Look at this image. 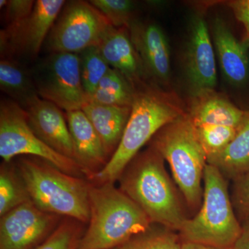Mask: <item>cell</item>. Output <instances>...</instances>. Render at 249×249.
I'll return each mask as SVG.
<instances>
[{
    "mask_svg": "<svg viewBox=\"0 0 249 249\" xmlns=\"http://www.w3.org/2000/svg\"><path fill=\"white\" fill-rule=\"evenodd\" d=\"M186 113L175 93L163 91L152 82L136 89L130 116L119 147L107 165L88 181L94 184L115 183L141 149L160 129Z\"/></svg>",
    "mask_w": 249,
    "mask_h": 249,
    "instance_id": "cell-1",
    "label": "cell"
},
{
    "mask_svg": "<svg viewBox=\"0 0 249 249\" xmlns=\"http://www.w3.org/2000/svg\"><path fill=\"white\" fill-rule=\"evenodd\" d=\"M164 160L152 146L139 153L118 180L119 189L138 205L152 224L179 231L188 218Z\"/></svg>",
    "mask_w": 249,
    "mask_h": 249,
    "instance_id": "cell-2",
    "label": "cell"
},
{
    "mask_svg": "<svg viewBox=\"0 0 249 249\" xmlns=\"http://www.w3.org/2000/svg\"><path fill=\"white\" fill-rule=\"evenodd\" d=\"M114 183L89 182V222L78 249H118L151 228L146 214Z\"/></svg>",
    "mask_w": 249,
    "mask_h": 249,
    "instance_id": "cell-3",
    "label": "cell"
},
{
    "mask_svg": "<svg viewBox=\"0 0 249 249\" xmlns=\"http://www.w3.org/2000/svg\"><path fill=\"white\" fill-rule=\"evenodd\" d=\"M31 201L44 212L89 223V182L45 160L22 156L16 163Z\"/></svg>",
    "mask_w": 249,
    "mask_h": 249,
    "instance_id": "cell-4",
    "label": "cell"
},
{
    "mask_svg": "<svg viewBox=\"0 0 249 249\" xmlns=\"http://www.w3.org/2000/svg\"><path fill=\"white\" fill-rule=\"evenodd\" d=\"M150 142L151 146L169 164L187 204L191 209H198L204 194L201 181L207 157L188 114L166 124Z\"/></svg>",
    "mask_w": 249,
    "mask_h": 249,
    "instance_id": "cell-5",
    "label": "cell"
},
{
    "mask_svg": "<svg viewBox=\"0 0 249 249\" xmlns=\"http://www.w3.org/2000/svg\"><path fill=\"white\" fill-rule=\"evenodd\" d=\"M204 194L200 210L186 219L179 230L183 242L231 249L242 231L229 196L225 177L207 163L204 172Z\"/></svg>",
    "mask_w": 249,
    "mask_h": 249,
    "instance_id": "cell-6",
    "label": "cell"
},
{
    "mask_svg": "<svg viewBox=\"0 0 249 249\" xmlns=\"http://www.w3.org/2000/svg\"><path fill=\"white\" fill-rule=\"evenodd\" d=\"M0 156L3 162L12 161L18 156L37 157L69 175L85 176L74 160L55 152L36 136L25 110L10 98H1L0 103Z\"/></svg>",
    "mask_w": 249,
    "mask_h": 249,
    "instance_id": "cell-7",
    "label": "cell"
},
{
    "mask_svg": "<svg viewBox=\"0 0 249 249\" xmlns=\"http://www.w3.org/2000/svg\"><path fill=\"white\" fill-rule=\"evenodd\" d=\"M112 25L89 1H66L45 41L49 53H80L98 47Z\"/></svg>",
    "mask_w": 249,
    "mask_h": 249,
    "instance_id": "cell-8",
    "label": "cell"
},
{
    "mask_svg": "<svg viewBox=\"0 0 249 249\" xmlns=\"http://www.w3.org/2000/svg\"><path fill=\"white\" fill-rule=\"evenodd\" d=\"M77 53H49L32 73L40 98L65 111L80 110L89 103L80 75Z\"/></svg>",
    "mask_w": 249,
    "mask_h": 249,
    "instance_id": "cell-9",
    "label": "cell"
},
{
    "mask_svg": "<svg viewBox=\"0 0 249 249\" xmlns=\"http://www.w3.org/2000/svg\"><path fill=\"white\" fill-rule=\"evenodd\" d=\"M65 4V0H37L29 18L5 26L0 32L1 58H35Z\"/></svg>",
    "mask_w": 249,
    "mask_h": 249,
    "instance_id": "cell-10",
    "label": "cell"
},
{
    "mask_svg": "<svg viewBox=\"0 0 249 249\" xmlns=\"http://www.w3.org/2000/svg\"><path fill=\"white\" fill-rule=\"evenodd\" d=\"M62 217L39 209L31 201L0 219V249H35L58 227Z\"/></svg>",
    "mask_w": 249,
    "mask_h": 249,
    "instance_id": "cell-11",
    "label": "cell"
},
{
    "mask_svg": "<svg viewBox=\"0 0 249 249\" xmlns=\"http://www.w3.org/2000/svg\"><path fill=\"white\" fill-rule=\"evenodd\" d=\"M202 16L191 19L184 57V69L192 96L214 90L217 83L213 43Z\"/></svg>",
    "mask_w": 249,
    "mask_h": 249,
    "instance_id": "cell-12",
    "label": "cell"
},
{
    "mask_svg": "<svg viewBox=\"0 0 249 249\" xmlns=\"http://www.w3.org/2000/svg\"><path fill=\"white\" fill-rule=\"evenodd\" d=\"M128 29L148 80L156 85L168 83L171 71L170 48L161 28L155 23L134 20Z\"/></svg>",
    "mask_w": 249,
    "mask_h": 249,
    "instance_id": "cell-13",
    "label": "cell"
},
{
    "mask_svg": "<svg viewBox=\"0 0 249 249\" xmlns=\"http://www.w3.org/2000/svg\"><path fill=\"white\" fill-rule=\"evenodd\" d=\"M23 109L37 137L55 152L74 160L73 142L62 109L39 96L31 100Z\"/></svg>",
    "mask_w": 249,
    "mask_h": 249,
    "instance_id": "cell-14",
    "label": "cell"
},
{
    "mask_svg": "<svg viewBox=\"0 0 249 249\" xmlns=\"http://www.w3.org/2000/svg\"><path fill=\"white\" fill-rule=\"evenodd\" d=\"M71 134L74 160L87 178L103 169L109 161L102 140L84 111H65Z\"/></svg>",
    "mask_w": 249,
    "mask_h": 249,
    "instance_id": "cell-15",
    "label": "cell"
},
{
    "mask_svg": "<svg viewBox=\"0 0 249 249\" xmlns=\"http://www.w3.org/2000/svg\"><path fill=\"white\" fill-rule=\"evenodd\" d=\"M98 48L109 67L121 72L136 89L150 82L131 40L128 28L113 27Z\"/></svg>",
    "mask_w": 249,
    "mask_h": 249,
    "instance_id": "cell-16",
    "label": "cell"
},
{
    "mask_svg": "<svg viewBox=\"0 0 249 249\" xmlns=\"http://www.w3.org/2000/svg\"><path fill=\"white\" fill-rule=\"evenodd\" d=\"M212 36L223 76L229 84L243 86L249 78L248 49L220 18L213 21Z\"/></svg>",
    "mask_w": 249,
    "mask_h": 249,
    "instance_id": "cell-17",
    "label": "cell"
},
{
    "mask_svg": "<svg viewBox=\"0 0 249 249\" xmlns=\"http://www.w3.org/2000/svg\"><path fill=\"white\" fill-rule=\"evenodd\" d=\"M245 113L214 90L193 96L186 111L196 127L223 125L235 128L240 125Z\"/></svg>",
    "mask_w": 249,
    "mask_h": 249,
    "instance_id": "cell-18",
    "label": "cell"
},
{
    "mask_svg": "<svg viewBox=\"0 0 249 249\" xmlns=\"http://www.w3.org/2000/svg\"><path fill=\"white\" fill-rule=\"evenodd\" d=\"M82 110L101 137L110 160L120 144L132 107L88 103Z\"/></svg>",
    "mask_w": 249,
    "mask_h": 249,
    "instance_id": "cell-19",
    "label": "cell"
},
{
    "mask_svg": "<svg viewBox=\"0 0 249 249\" xmlns=\"http://www.w3.org/2000/svg\"><path fill=\"white\" fill-rule=\"evenodd\" d=\"M207 163L232 180L249 172V109L245 111L232 142L221 153L208 159Z\"/></svg>",
    "mask_w": 249,
    "mask_h": 249,
    "instance_id": "cell-20",
    "label": "cell"
},
{
    "mask_svg": "<svg viewBox=\"0 0 249 249\" xmlns=\"http://www.w3.org/2000/svg\"><path fill=\"white\" fill-rule=\"evenodd\" d=\"M0 89L23 108L38 96L32 73H29L16 59L1 58Z\"/></svg>",
    "mask_w": 249,
    "mask_h": 249,
    "instance_id": "cell-21",
    "label": "cell"
},
{
    "mask_svg": "<svg viewBox=\"0 0 249 249\" xmlns=\"http://www.w3.org/2000/svg\"><path fill=\"white\" fill-rule=\"evenodd\" d=\"M136 89L119 71L110 68L100 81L89 103L132 107Z\"/></svg>",
    "mask_w": 249,
    "mask_h": 249,
    "instance_id": "cell-22",
    "label": "cell"
},
{
    "mask_svg": "<svg viewBox=\"0 0 249 249\" xmlns=\"http://www.w3.org/2000/svg\"><path fill=\"white\" fill-rule=\"evenodd\" d=\"M31 201L30 196L14 162H3L0 168V216Z\"/></svg>",
    "mask_w": 249,
    "mask_h": 249,
    "instance_id": "cell-23",
    "label": "cell"
},
{
    "mask_svg": "<svg viewBox=\"0 0 249 249\" xmlns=\"http://www.w3.org/2000/svg\"><path fill=\"white\" fill-rule=\"evenodd\" d=\"M78 55L82 83L89 103L100 81L111 67L103 58L98 47L85 49Z\"/></svg>",
    "mask_w": 249,
    "mask_h": 249,
    "instance_id": "cell-24",
    "label": "cell"
},
{
    "mask_svg": "<svg viewBox=\"0 0 249 249\" xmlns=\"http://www.w3.org/2000/svg\"><path fill=\"white\" fill-rule=\"evenodd\" d=\"M195 129L207 160L225 150L237 132L235 127L223 125L195 126Z\"/></svg>",
    "mask_w": 249,
    "mask_h": 249,
    "instance_id": "cell-25",
    "label": "cell"
},
{
    "mask_svg": "<svg viewBox=\"0 0 249 249\" xmlns=\"http://www.w3.org/2000/svg\"><path fill=\"white\" fill-rule=\"evenodd\" d=\"M82 224L70 218L62 219L55 231L35 249H78L85 232Z\"/></svg>",
    "mask_w": 249,
    "mask_h": 249,
    "instance_id": "cell-26",
    "label": "cell"
},
{
    "mask_svg": "<svg viewBox=\"0 0 249 249\" xmlns=\"http://www.w3.org/2000/svg\"><path fill=\"white\" fill-rule=\"evenodd\" d=\"M117 249H181V243L173 231L154 229L132 237Z\"/></svg>",
    "mask_w": 249,
    "mask_h": 249,
    "instance_id": "cell-27",
    "label": "cell"
},
{
    "mask_svg": "<svg viewBox=\"0 0 249 249\" xmlns=\"http://www.w3.org/2000/svg\"><path fill=\"white\" fill-rule=\"evenodd\" d=\"M89 2L102 13L115 28L127 27L134 22L136 4L129 0H91Z\"/></svg>",
    "mask_w": 249,
    "mask_h": 249,
    "instance_id": "cell-28",
    "label": "cell"
},
{
    "mask_svg": "<svg viewBox=\"0 0 249 249\" xmlns=\"http://www.w3.org/2000/svg\"><path fill=\"white\" fill-rule=\"evenodd\" d=\"M34 0H9L4 8L6 26L18 24L29 18L34 11Z\"/></svg>",
    "mask_w": 249,
    "mask_h": 249,
    "instance_id": "cell-29",
    "label": "cell"
},
{
    "mask_svg": "<svg viewBox=\"0 0 249 249\" xmlns=\"http://www.w3.org/2000/svg\"><path fill=\"white\" fill-rule=\"evenodd\" d=\"M234 181V204L244 220L249 218V172Z\"/></svg>",
    "mask_w": 249,
    "mask_h": 249,
    "instance_id": "cell-30",
    "label": "cell"
},
{
    "mask_svg": "<svg viewBox=\"0 0 249 249\" xmlns=\"http://www.w3.org/2000/svg\"><path fill=\"white\" fill-rule=\"evenodd\" d=\"M235 17L245 27L246 36L249 34V0H234L228 2Z\"/></svg>",
    "mask_w": 249,
    "mask_h": 249,
    "instance_id": "cell-31",
    "label": "cell"
},
{
    "mask_svg": "<svg viewBox=\"0 0 249 249\" xmlns=\"http://www.w3.org/2000/svg\"><path fill=\"white\" fill-rule=\"evenodd\" d=\"M231 249H249V218L242 220L240 235Z\"/></svg>",
    "mask_w": 249,
    "mask_h": 249,
    "instance_id": "cell-32",
    "label": "cell"
},
{
    "mask_svg": "<svg viewBox=\"0 0 249 249\" xmlns=\"http://www.w3.org/2000/svg\"><path fill=\"white\" fill-rule=\"evenodd\" d=\"M181 249H221L216 248L204 244L196 243V242H183L181 243Z\"/></svg>",
    "mask_w": 249,
    "mask_h": 249,
    "instance_id": "cell-33",
    "label": "cell"
},
{
    "mask_svg": "<svg viewBox=\"0 0 249 249\" xmlns=\"http://www.w3.org/2000/svg\"><path fill=\"white\" fill-rule=\"evenodd\" d=\"M242 42L246 48L247 49H249V34L248 35L245 36V39H244Z\"/></svg>",
    "mask_w": 249,
    "mask_h": 249,
    "instance_id": "cell-34",
    "label": "cell"
},
{
    "mask_svg": "<svg viewBox=\"0 0 249 249\" xmlns=\"http://www.w3.org/2000/svg\"><path fill=\"white\" fill-rule=\"evenodd\" d=\"M8 1H9V0H1L0 1V8H1V9H4L6 7V5L8 4Z\"/></svg>",
    "mask_w": 249,
    "mask_h": 249,
    "instance_id": "cell-35",
    "label": "cell"
},
{
    "mask_svg": "<svg viewBox=\"0 0 249 249\" xmlns=\"http://www.w3.org/2000/svg\"></svg>",
    "mask_w": 249,
    "mask_h": 249,
    "instance_id": "cell-36",
    "label": "cell"
}]
</instances>
